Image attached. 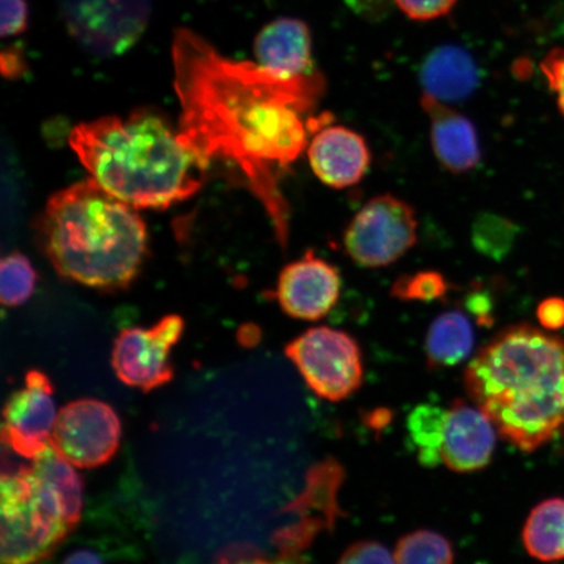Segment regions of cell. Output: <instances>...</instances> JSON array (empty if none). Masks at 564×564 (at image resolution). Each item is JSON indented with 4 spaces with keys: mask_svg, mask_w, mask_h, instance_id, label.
<instances>
[{
    "mask_svg": "<svg viewBox=\"0 0 564 564\" xmlns=\"http://www.w3.org/2000/svg\"><path fill=\"white\" fill-rule=\"evenodd\" d=\"M467 306L469 313L475 315L479 323H491V305L490 301L484 294H471L468 297Z\"/></svg>",
    "mask_w": 564,
    "mask_h": 564,
    "instance_id": "32",
    "label": "cell"
},
{
    "mask_svg": "<svg viewBox=\"0 0 564 564\" xmlns=\"http://www.w3.org/2000/svg\"><path fill=\"white\" fill-rule=\"evenodd\" d=\"M538 319L547 330H558L564 327V300L550 297L540 303Z\"/></svg>",
    "mask_w": 564,
    "mask_h": 564,
    "instance_id": "31",
    "label": "cell"
},
{
    "mask_svg": "<svg viewBox=\"0 0 564 564\" xmlns=\"http://www.w3.org/2000/svg\"><path fill=\"white\" fill-rule=\"evenodd\" d=\"M62 564H105L104 561L95 552L82 549L70 553Z\"/></svg>",
    "mask_w": 564,
    "mask_h": 564,
    "instance_id": "34",
    "label": "cell"
},
{
    "mask_svg": "<svg viewBox=\"0 0 564 564\" xmlns=\"http://www.w3.org/2000/svg\"><path fill=\"white\" fill-rule=\"evenodd\" d=\"M54 387L44 372H26L25 384L4 405L2 441L12 453L34 460L51 447L56 413Z\"/></svg>",
    "mask_w": 564,
    "mask_h": 564,
    "instance_id": "11",
    "label": "cell"
},
{
    "mask_svg": "<svg viewBox=\"0 0 564 564\" xmlns=\"http://www.w3.org/2000/svg\"><path fill=\"white\" fill-rule=\"evenodd\" d=\"M447 282L440 272L425 271L404 276L397 281L392 295L403 301L430 302L447 293Z\"/></svg>",
    "mask_w": 564,
    "mask_h": 564,
    "instance_id": "25",
    "label": "cell"
},
{
    "mask_svg": "<svg viewBox=\"0 0 564 564\" xmlns=\"http://www.w3.org/2000/svg\"><path fill=\"white\" fill-rule=\"evenodd\" d=\"M341 293L337 268L310 251L281 271L276 299L294 319L315 322L328 315Z\"/></svg>",
    "mask_w": 564,
    "mask_h": 564,
    "instance_id": "12",
    "label": "cell"
},
{
    "mask_svg": "<svg viewBox=\"0 0 564 564\" xmlns=\"http://www.w3.org/2000/svg\"><path fill=\"white\" fill-rule=\"evenodd\" d=\"M523 544L534 560L564 561V498L546 499L534 507L523 528Z\"/></svg>",
    "mask_w": 564,
    "mask_h": 564,
    "instance_id": "20",
    "label": "cell"
},
{
    "mask_svg": "<svg viewBox=\"0 0 564 564\" xmlns=\"http://www.w3.org/2000/svg\"><path fill=\"white\" fill-rule=\"evenodd\" d=\"M218 564H303L302 562L294 560V558H288V556H284V558H278V560H246V561H237V562H230V561H223Z\"/></svg>",
    "mask_w": 564,
    "mask_h": 564,
    "instance_id": "35",
    "label": "cell"
},
{
    "mask_svg": "<svg viewBox=\"0 0 564 564\" xmlns=\"http://www.w3.org/2000/svg\"><path fill=\"white\" fill-rule=\"evenodd\" d=\"M497 429L481 409L467 401H453L441 430V464L458 474L481 470L491 462Z\"/></svg>",
    "mask_w": 564,
    "mask_h": 564,
    "instance_id": "13",
    "label": "cell"
},
{
    "mask_svg": "<svg viewBox=\"0 0 564 564\" xmlns=\"http://www.w3.org/2000/svg\"><path fill=\"white\" fill-rule=\"evenodd\" d=\"M285 355L322 399L341 401L362 384L361 349L344 330L310 328L288 344Z\"/></svg>",
    "mask_w": 564,
    "mask_h": 564,
    "instance_id": "6",
    "label": "cell"
},
{
    "mask_svg": "<svg viewBox=\"0 0 564 564\" xmlns=\"http://www.w3.org/2000/svg\"><path fill=\"white\" fill-rule=\"evenodd\" d=\"M28 24V4L25 0H2L3 37H13L25 31Z\"/></svg>",
    "mask_w": 564,
    "mask_h": 564,
    "instance_id": "29",
    "label": "cell"
},
{
    "mask_svg": "<svg viewBox=\"0 0 564 564\" xmlns=\"http://www.w3.org/2000/svg\"><path fill=\"white\" fill-rule=\"evenodd\" d=\"M37 274L30 259L12 252L0 265V299L4 306L17 307L32 297Z\"/></svg>",
    "mask_w": 564,
    "mask_h": 564,
    "instance_id": "23",
    "label": "cell"
},
{
    "mask_svg": "<svg viewBox=\"0 0 564 564\" xmlns=\"http://www.w3.org/2000/svg\"><path fill=\"white\" fill-rule=\"evenodd\" d=\"M2 564H41L67 538L69 527L39 497L30 467L3 471L0 488Z\"/></svg>",
    "mask_w": 564,
    "mask_h": 564,
    "instance_id": "5",
    "label": "cell"
},
{
    "mask_svg": "<svg viewBox=\"0 0 564 564\" xmlns=\"http://www.w3.org/2000/svg\"><path fill=\"white\" fill-rule=\"evenodd\" d=\"M420 83L425 96L442 104L468 100L479 84L474 56L456 45H443L430 53L420 68Z\"/></svg>",
    "mask_w": 564,
    "mask_h": 564,
    "instance_id": "17",
    "label": "cell"
},
{
    "mask_svg": "<svg viewBox=\"0 0 564 564\" xmlns=\"http://www.w3.org/2000/svg\"><path fill=\"white\" fill-rule=\"evenodd\" d=\"M414 209L391 194L372 197L359 209L344 235L348 257L364 268L398 262L417 243Z\"/></svg>",
    "mask_w": 564,
    "mask_h": 564,
    "instance_id": "7",
    "label": "cell"
},
{
    "mask_svg": "<svg viewBox=\"0 0 564 564\" xmlns=\"http://www.w3.org/2000/svg\"><path fill=\"white\" fill-rule=\"evenodd\" d=\"M69 145L98 185L133 208L165 209L188 199L208 167L158 112L102 117L74 127Z\"/></svg>",
    "mask_w": 564,
    "mask_h": 564,
    "instance_id": "3",
    "label": "cell"
},
{
    "mask_svg": "<svg viewBox=\"0 0 564 564\" xmlns=\"http://www.w3.org/2000/svg\"><path fill=\"white\" fill-rule=\"evenodd\" d=\"M32 471L58 500L67 524L74 529L82 517L83 484L73 464L51 446L32 460Z\"/></svg>",
    "mask_w": 564,
    "mask_h": 564,
    "instance_id": "19",
    "label": "cell"
},
{
    "mask_svg": "<svg viewBox=\"0 0 564 564\" xmlns=\"http://www.w3.org/2000/svg\"><path fill=\"white\" fill-rule=\"evenodd\" d=\"M312 34L303 21L281 18L267 24L253 42L258 65L281 76L307 75L313 67Z\"/></svg>",
    "mask_w": 564,
    "mask_h": 564,
    "instance_id": "16",
    "label": "cell"
},
{
    "mask_svg": "<svg viewBox=\"0 0 564 564\" xmlns=\"http://www.w3.org/2000/svg\"><path fill=\"white\" fill-rule=\"evenodd\" d=\"M517 228L506 218L482 215L474 225L471 241L484 256L500 259L511 250Z\"/></svg>",
    "mask_w": 564,
    "mask_h": 564,
    "instance_id": "24",
    "label": "cell"
},
{
    "mask_svg": "<svg viewBox=\"0 0 564 564\" xmlns=\"http://www.w3.org/2000/svg\"><path fill=\"white\" fill-rule=\"evenodd\" d=\"M61 12L84 51L115 56L129 51L144 33L151 0H61Z\"/></svg>",
    "mask_w": 564,
    "mask_h": 564,
    "instance_id": "8",
    "label": "cell"
},
{
    "mask_svg": "<svg viewBox=\"0 0 564 564\" xmlns=\"http://www.w3.org/2000/svg\"><path fill=\"white\" fill-rule=\"evenodd\" d=\"M24 69V62L21 59L19 52H3L2 54V73L4 76L18 77Z\"/></svg>",
    "mask_w": 564,
    "mask_h": 564,
    "instance_id": "33",
    "label": "cell"
},
{
    "mask_svg": "<svg viewBox=\"0 0 564 564\" xmlns=\"http://www.w3.org/2000/svg\"><path fill=\"white\" fill-rule=\"evenodd\" d=\"M172 56L182 143L207 166L220 160L237 167L285 246L288 206L279 178L308 145L301 115L321 95L322 77H286L225 58L187 28L175 32Z\"/></svg>",
    "mask_w": 564,
    "mask_h": 564,
    "instance_id": "1",
    "label": "cell"
},
{
    "mask_svg": "<svg viewBox=\"0 0 564 564\" xmlns=\"http://www.w3.org/2000/svg\"><path fill=\"white\" fill-rule=\"evenodd\" d=\"M476 341L474 324L460 310H448L430 324L426 357L430 369L453 368L470 356Z\"/></svg>",
    "mask_w": 564,
    "mask_h": 564,
    "instance_id": "18",
    "label": "cell"
},
{
    "mask_svg": "<svg viewBox=\"0 0 564 564\" xmlns=\"http://www.w3.org/2000/svg\"><path fill=\"white\" fill-rule=\"evenodd\" d=\"M307 158L316 178L337 189L361 182L371 162L366 140L344 126L315 129L307 145Z\"/></svg>",
    "mask_w": 564,
    "mask_h": 564,
    "instance_id": "14",
    "label": "cell"
},
{
    "mask_svg": "<svg viewBox=\"0 0 564 564\" xmlns=\"http://www.w3.org/2000/svg\"><path fill=\"white\" fill-rule=\"evenodd\" d=\"M446 409L422 404L414 409L408 417L409 436L417 451V457L425 467L441 464V430Z\"/></svg>",
    "mask_w": 564,
    "mask_h": 564,
    "instance_id": "21",
    "label": "cell"
},
{
    "mask_svg": "<svg viewBox=\"0 0 564 564\" xmlns=\"http://www.w3.org/2000/svg\"><path fill=\"white\" fill-rule=\"evenodd\" d=\"M121 436L115 409L101 400L80 399L58 412L51 446L74 467L91 469L115 457Z\"/></svg>",
    "mask_w": 564,
    "mask_h": 564,
    "instance_id": "9",
    "label": "cell"
},
{
    "mask_svg": "<svg viewBox=\"0 0 564 564\" xmlns=\"http://www.w3.org/2000/svg\"><path fill=\"white\" fill-rule=\"evenodd\" d=\"M344 2L359 18L382 21L390 13L393 0H344Z\"/></svg>",
    "mask_w": 564,
    "mask_h": 564,
    "instance_id": "30",
    "label": "cell"
},
{
    "mask_svg": "<svg viewBox=\"0 0 564 564\" xmlns=\"http://www.w3.org/2000/svg\"><path fill=\"white\" fill-rule=\"evenodd\" d=\"M421 105L430 121V141L442 167L454 174L474 171L481 161L478 133L470 119L448 105L423 95Z\"/></svg>",
    "mask_w": 564,
    "mask_h": 564,
    "instance_id": "15",
    "label": "cell"
},
{
    "mask_svg": "<svg viewBox=\"0 0 564 564\" xmlns=\"http://www.w3.org/2000/svg\"><path fill=\"white\" fill-rule=\"evenodd\" d=\"M185 329L180 315H166L151 328H126L116 338L111 366L122 383L151 392L171 383V351Z\"/></svg>",
    "mask_w": 564,
    "mask_h": 564,
    "instance_id": "10",
    "label": "cell"
},
{
    "mask_svg": "<svg viewBox=\"0 0 564 564\" xmlns=\"http://www.w3.org/2000/svg\"><path fill=\"white\" fill-rule=\"evenodd\" d=\"M409 19L429 21L446 17L457 0H393Z\"/></svg>",
    "mask_w": 564,
    "mask_h": 564,
    "instance_id": "27",
    "label": "cell"
},
{
    "mask_svg": "<svg viewBox=\"0 0 564 564\" xmlns=\"http://www.w3.org/2000/svg\"><path fill=\"white\" fill-rule=\"evenodd\" d=\"M474 404L512 446L533 453L564 434V340L528 324L499 333L464 372Z\"/></svg>",
    "mask_w": 564,
    "mask_h": 564,
    "instance_id": "2",
    "label": "cell"
},
{
    "mask_svg": "<svg viewBox=\"0 0 564 564\" xmlns=\"http://www.w3.org/2000/svg\"><path fill=\"white\" fill-rule=\"evenodd\" d=\"M397 564H455V553L444 535L420 529L401 538L394 552Z\"/></svg>",
    "mask_w": 564,
    "mask_h": 564,
    "instance_id": "22",
    "label": "cell"
},
{
    "mask_svg": "<svg viewBox=\"0 0 564 564\" xmlns=\"http://www.w3.org/2000/svg\"><path fill=\"white\" fill-rule=\"evenodd\" d=\"M337 564H397L394 555L376 541H359L345 550Z\"/></svg>",
    "mask_w": 564,
    "mask_h": 564,
    "instance_id": "26",
    "label": "cell"
},
{
    "mask_svg": "<svg viewBox=\"0 0 564 564\" xmlns=\"http://www.w3.org/2000/svg\"><path fill=\"white\" fill-rule=\"evenodd\" d=\"M126 202L94 178L55 193L42 216L45 252L62 278L121 289L137 278L147 251V227Z\"/></svg>",
    "mask_w": 564,
    "mask_h": 564,
    "instance_id": "4",
    "label": "cell"
},
{
    "mask_svg": "<svg viewBox=\"0 0 564 564\" xmlns=\"http://www.w3.org/2000/svg\"><path fill=\"white\" fill-rule=\"evenodd\" d=\"M549 87L554 91L556 102L564 117V47H555L541 63Z\"/></svg>",
    "mask_w": 564,
    "mask_h": 564,
    "instance_id": "28",
    "label": "cell"
}]
</instances>
